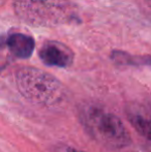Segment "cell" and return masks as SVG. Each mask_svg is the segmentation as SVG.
Returning <instances> with one entry per match:
<instances>
[{"label":"cell","instance_id":"cell-1","mask_svg":"<svg viewBox=\"0 0 151 152\" xmlns=\"http://www.w3.org/2000/svg\"><path fill=\"white\" fill-rule=\"evenodd\" d=\"M84 129L98 144L110 150H119L131 144L129 132L118 116L96 104H86L80 110Z\"/></svg>","mask_w":151,"mask_h":152},{"label":"cell","instance_id":"cell-2","mask_svg":"<svg viewBox=\"0 0 151 152\" xmlns=\"http://www.w3.org/2000/svg\"><path fill=\"white\" fill-rule=\"evenodd\" d=\"M16 15L31 26L54 27L74 22L76 5L67 0H16Z\"/></svg>","mask_w":151,"mask_h":152},{"label":"cell","instance_id":"cell-3","mask_svg":"<svg viewBox=\"0 0 151 152\" xmlns=\"http://www.w3.org/2000/svg\"><path fill=\"white\" fill-rule=\"evenodd\" d=\"M17 88L30 102L42 107H53L64 98L60 81L35 67H22L16 72Z\"/></svg>","mask_w":151,"mask_h":152},{"label":"cell","instance_id":"cell-4","mask_svg":"<svg viewBox=\"0 0 151 152\" xmlns=\"http://www.w3.org/2000/svg\"><path fill=\"white\" fill-rule=\"evenodd\" d=\"M38 55L40 60L48 66L67 67L74 60L71 49L58 42H46L40 48Z\"/></svg>","mask_w":151,"mask_h":152},{"label":"cell","instance_id":"cell-5","mask_svg":"<svg viewBox=\"0 0 151 152\" xmlns=\"http://www.w3.org/2000/svg\"><path fill=\"white\" fill-rule=\"evenodd\" d=\"M126 114L135 129L148 142H151V102L131 104L127 108Z\"/></svg>","mask_w":151,"mask_h":152},{"label":"cell","instance_id":"cell-6","mask_svg":"<svg viewBox=\"0 0 151 152\" xmlns=\"http://www.w3.org/2000/svg\"><path fill=\"white\" fill-rule=\"evenodd\" d=\"M8 50L17 58L27 59L32 55L35 42L31 36L23 33H12L8 36L7 40Z\"/></svg>","mask_w":151,"mask_h":152},{"label":"cell","instance_id":"cell-7","mask_svg":"<svg viewBox=\"0 0 151 152\" xmlns=\"http://www.w3.org/2000/svg\"><path fill=\"white\" fill-rule=\"evenodd\" d=\"M112 59L121 64H127V65H149L151 64V56H133L123 52L114 51L112 54Z\"/></svg>","mask_w":151,"mask_h":152},{"label":"cell","instance_id":"cell-8","mask_svg":"<svg viewBox=\"0 0 151 152\" xmlns=\"http://www.w3.org/2000/svg\"><path fill=\"white\" fill-rule=\"evenodd\" d=\"M65 152H84V151H81V150H77V149H67Z\"/></svg>","mask_w":151,"mask_h":152},{"label":"cell","instance_id":"cell-9","mask_svg":"<svg viewBox=\"0 0 151 152\" xmlns=\"http://www.w3.org/2000/svg\"><path fill=\"white\" fill-rule=\"evenodd\" d=\"M148 4H149L150 7H151V0H148Z\"/></svg>","mask_w":151,"mask_h":152}]
</instances>
